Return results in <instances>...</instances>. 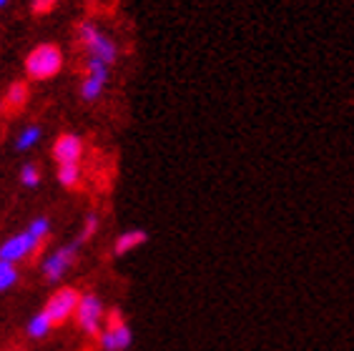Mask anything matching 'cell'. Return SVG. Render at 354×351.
<instances>
[{
    "instance_id": "8fae6325",
    "label": "cell",
    "mask_w": 354,
    "mask_h": 351,
    "mask_svg": "<svg viewBox=\"0 0 354 351\" xmlns=\"http://www.w3.org/2000/svg\"><path fill=\"white\" fill-rule=\"evenodd\" d=\"M106 83H109V81H103V78H93V75H86V81L81 83L83 101H86V103L98 101V98H101V93H103V88H106Z\"/></svg>"
},
{
    "instance_id": "277c9868",
    "label": "cell",
    "mask_w": 354,
    "mask_h": 351,
    "mask_svg": "<svg viewBox=\"0 0 354 351\" xmlns=\"http://www.w3.org/2000/svg\"><path fill=\"white\" fill-rule=\"evenodd\" d=\"M75 321H78L83 334L98 336V334L103 331V321H106V309H103L101 298L95 296V294H83V296L78 298Z\"/></svg>"
},
{
    "instance_id": "7c38bea8",
    "label": "cell",
    "mask_w": 354,
    "mask_h": 351,
    "mask_svg": "<svg viewBox=\"0 0 354 351\" xmlns=\"http://www.w3.org/2000/svg\"><path fill=\"white\" fill-rule=\"evenodd\" d=\"M50 329H53V324H50V319H48L43 311H38V314L28 321V336L30 339H46L48 334H50Z\"/></svg>"
},
{
    "instance_id": "6da1fadb",
    "label": "cell",
    "mask_w": 354,
    "mask_h": 351,
    "mask_svg": "<svg viewBox=\"0 0 354 351\" xmlns=\"http://www.w3.org/2000/svg\"><path fill=\"white\" fill-rule=\"evenodd\" d=\"M63 68V53L61 48L53 43H43V46L33 48L26 58V73L35 81H48L58 75V70Z\"/></svg>"
},
{
    "instance_id": "e0dca14e",
    "label": "cell",
    "mask_w": 354,
    "mask_h": 351,
    "mask_svg": "<svg viewBox=\"0 0 354 351\" xmlns=\"http://www.w3.org/2000/svg\"><path fill=\"white\" fill-rule=\"evenodd\" d=\"M28 234H30V236L33 238H38V241H43V238L48 236V231H50V223H48V218H33V221H30V226H28Z\"/></svg>"
},
{
    "instance_id": "4fadbf2b",
    "label": "cell",
    "mask_w": 354,
    "mask_h": 351,
    "mask_svg": "<svg viewBox=\"0 0 354 351\" xmlns=\"http://www.w3.org/2000/svg\"><path fill=\"white\" fill-rule=\"evenodd\" d=\"M78 178H81V163H61V166H58V181H61L66 189L78 186Z\"/></svg>"
},
{
    "instance_id": "2e32d148",
    "label": "cell",
    "mask_w": 354,
    "mask_h": 351,
    "mask_svg": "<svg viewBox=\"0 0 354 351\" xmlns=\"http://www.w3.org/2000/svg\"><path fill=\"white\" fill-rule=\"evenodd\" d=\"M21 183L28 186V189H35V186L41 183V169H38L35 163H26L21 169Z\"/></svg>"
},
{
    "instance_id": "ac0fdd59",
    "label": "cell",
    "mask_w": 354,
    "mask_h": 351,
    "mask_svg": "<svg viewBox=\"0 0 354 351\" xmlns=\"http://www.w3.org/2000/svg\"><path fill=\"white\" fill-rule=\"evenodd\" d=\"M95 231H98V216H95V214H88V218H86V223H83L81 236H78V243L88 241V238L93 236Z\"/></svg>"
},
{
    "instance_id": "ffe728a7",
    "label": "cell",
    "mask_w": 354,
    "mask_h": 351,
    "mask_svg": "<svg viewBox=\"0 0 354 351\" xmlns=\"http://www.w3.org/2000/svg\"><path fill=\"white\" fill-rule=\"evenodd\" d=\"M8 6V0H0V8H6Z\"/></svg>"
},
{
    "instance_id": "9a60e30c",
    "label": "cell",
    "mask_w": 354,
    "mask_h": 351,
    "mask_svg": "<svg viewBox=\"0 0 354 351\" xmlns=\"http://www.w3.org/2000/svg\"><path fill=\"white\" fill-rule=\"evenodd\" d=\"M15 284H18V269H15V263L0 261V294L13 289Z\"/></svg>"
},
{
    "instance_id": "ba28073f",
    "label": "cell",
    "mask_w": 354,
    "mask_h": 351,
    "mask_svg": "<svg viewBox=\"0 0 354 351\" xmlns=\"http://www.w3.org/2000/svg\"><path fill=\"white\" fill-rule=\"evenodd\" d=\"M81 155H83V141L75 133H66L55 141L53 158L58 161V166H61V163H78Z\"/></svg>"
},
{
    "instance_id": "3957f363",
    "label": "cell",
    "mask_w": 354,
    "mask_h": 351,
    "mask_svg": "<svg viewBox=\"0 0 354 351\" xmlns=\"http://www.w3.org/2000/svg\"><path fill=\"white\" fill-rule=\"evenodd\" d=\"M98 341H101L103 351H126L133 344V331L123 321V314L118 309L109 311L106 326H103V331L98 334Z\"/></svg>"
},
{
    "instance_id": "9c48e42d",
    "label": "cell",
    "mask_w": 354,
    "mask_h": 351,
    "mask_svg": "<svg viewBox=\"0 0 354 351\" xmlns=\"http://www.w3.org/2000/svg\"><path fill=\"white\" fill-rule=\"evenodd\" d=\"M146 241H149V234H146V231H141V229L123 231L121 236L116 238L113 254H116V256H126V254H131V251H136L138 246H143Z\"/></svg>"
},
{
    "instance_id": "8992f818",
    "label": "cell",
    "mask_w": 354,
    "mask_h": 351,
    "mask_svg": "<svg viewBox=\"0 0 354 351\" xmlns=\"http://www.w3.org/2000/svg\"><path fill=\"white\" fill-rule=\"evenodd\" d=\"M78 246H81L78 241L68 243V246H61V249L53 251V254L43 261L41 271H43V276H46V281L58 284V281L68 274V269L75 263V256H78Z\"/></svg>"
},
{
    "instance_id": "52a82bcc",
    "label": "cell",
    "mask_w": 354,
    "mask_h": 351,
    "mask_svg": "<svg viewBox=\"0 0 354 351\" xmlns=\"http://www.w3.org/2000/svg\"><path fill=\"white\" fill-rule=\"evenodd\" d=\"M38 246H41V241L30 236L28 231H23V234H15V236H10L8 241L0 243V261L18 263V261H23V258L30 256Z\"/></svg>"
},
{
    "instance_id": "5bb4252c",
    "label": "cell",
    "mask_w": 354,
    "mask_h": 351,
    "mask_svg": "<svg viewBox=\"0 0 354 351\" xmlns=\"http://www.w3.org/2000/svg\"><path fill=\"white\" fill-rule=\"evenodd\" d=\"M41 133H43V131L38 129V126H28V129L21 131V135H18V141H15V149H18V151H30L35 143L41 141Z\"/></svg>"
},
{
    "instance_id": "5b68a950",
    "label": "cell",
    "mask_w": 354,
    "mask_h": 351,
    "mask_svg": "<svg viewBox=\"0 0 354 351\" xmlns=\"http://www.w3.org/2000/svg\"><path fill=\"white\" fill-rule=\"evenodd\" d=\"M78 298H81V294H78V291L71 289V286H63V289H58L53 296L46 301V306H43V314L50 319V324H53V326L66 324L71 316H75Z\"/></svg>"
},
{
    "instance_id": "d6986e66",
    "label": "cell",
    "mask_w": 354,
    "mask_h": 351,
    "mask_svg": "<svg viewBox=\"0 0 354 351\" xmlns=\"http://www.w3.org/2000/svg\"><path fill=\"white\" fill-rule=\"evenodd\" d=\"M55 3H58V0H33V10L35 13H48Z\"/></svg>"
},
{
    "instance_id": "30bf717a",
    "label": "cell",
    "mask_w": 354,
    "mask_h": 351,
    "mask_svg": "<svg viewBox=\"0 0 354 351\" xmlns=\"http://www.w3.org/2000/svg\"><path fill=\"white\" fill-rule=\"evenodd\" d=\"M26 101H28V86H26L23 81L13 83V86L8 88V93H6V106H8L10 111L23 108V106H26Z\"/></svg>"
},
{
    "instance_id": "7a4b0ae2",
    "label": "cell",
    "mask_w": 354,
    "mask_h": 351,
    "mask_svg": "<svg viewBox=\"0 0 354 351\" xmlns=\"http://www.w3.org/2000/svg\"><path fill=\"white\" fill-rule=\"evenodd\" d=\"M78 35H81V43H83V48H86L88 58H95V61L106 63V66L116 63V58H118L116 43L111 41L98 26H93V23H81Z\"/></svg>"
}]
</instances>
